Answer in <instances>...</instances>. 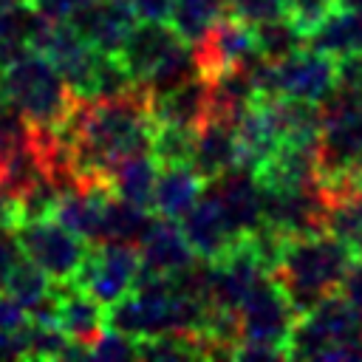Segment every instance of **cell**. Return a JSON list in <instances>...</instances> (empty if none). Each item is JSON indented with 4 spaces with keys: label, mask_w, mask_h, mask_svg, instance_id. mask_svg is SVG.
Listing matches in <instances>:
<instances>
[{
    "label": "cell",
    "mask_w": 362,
    "mask_h": 362,
    "mask_svg": "<svg viewBox=\"0 0 362 362\" xmlns=\"http://www.w3.org/2000/svg\"><path fill=\"white\" fill-rule=\"evenodd\" d=\"M68 337L59 325L51 322H34L25 325V356L28 359H59Z\"/></svg>",
    "instance_id": "30"
},
{
    "label": "cell",
    "mask_w": 362,
    "mask_h": 362,
    "mask_svg": "<svg viewBox=\"0 0 362 362\" xmlns=\"http://www.w3.org/2000/svg\"><path fill=\"white\" fill-rule=\"evenodd\" d=\"M136 249H139L141 272H150V274H175L195 260L178 221L161 218V215L150 218L147 229L136 240Z\"/></svg>",
    "instance_id": "18"
},
{
    "label": "cell",
    "mask_w": 362,
    "mask_h": 362,
    "mask_svg": "<svg viewBox=\"0 0 362 362\" xmlns=\"http://www.w3.org/2000/svg\"><path fill=\"white\" fill-rule=\"evenodd\" d=\"M297 320L294 305L288 303L280 283L266 272L257 277V283L249 288V294L238 305V342H263L283 348L286 354V337Z\"/></svg>",
    "instance_id": "8"
},
{
    "label": "cell",
    "mask_w": 362,
    "mask_h": 362,
    "mask_svg": "<svg viewBox=\"0 0 362 362\" xmlns=\"http://www.w3.org/2000/svg\"><path fill=\"white\" fill-rule=\"evenodd\" d=\"M305 45L328 54L331 59L362 51V8H339L334 6L308 34Z\"/></svg>",
    "instance_id": "21"
},
{
    "label": "cell",
    "mask_w": 362,
    "mask_h": 362,
    "mask_svg": "<svg viewBox=\"0 0 362 362\" xmlns=\"http://www.w3.org/2000/svg\"><path fill=\"white\" fill-rule=\"evenodd\" d=\"M334 6H339V8H362V0H334Z\"/></svg>",
    "instance_id": "40"
},
{
    "label": "cell",
    "mask_w": 362,
    "mask_h": 362,
    "mask_svg": "<svg viewBox=\"0 0 362 362\" xmlns=\"http://www.w3.org/2000/svg\"><path fill=\"white\" fill-rule=\"evenodd\" d=\"M223 14L226 0H173L167 23L187 45H195Z\"/></svg>",
    "instance_id": "25"
},
{
    "label": "cell",
    "mask_w": 362,
    "mask_h": 362,
    "mask_svg": "<svg viewBox=\"0 0 362 362\" xmlns=\"http://www.w3.org/2000/svg\"><path fill=\"white\" fill-rule=\"evenodd\" d=\"M317 107V181L337 189L362 167V96L334 88Z\"/></svg>",
    "instance_id": "4"
},
{
    "label": "cell",
    "mask_w": 362,
    "mask_h": 362,
    "mask_svg": "<svg viewBox=\"0 0 362 362\" xmlns=\"http://www.w3.org/2000/svg\"><path fill=\"white\" fill-rule=\"evenodd\" d=\"M0 96L40 130H57L79 102L42 51H25L0 68Z\"/></svg>",
    "instance_id": "2"
},
{
    "label": "cell",
    "mask_w": 362,
    "mask_h": 362,
    "mask_svg": "<svg viewBox=\"0 0 362 362\" xmlns=\"http://www.w3.org/2000/svg\"><path fill=\"white\" fill-rule=\"evenodd\" d=\"M189 167L206 181L221 178L232 167H238V136L235 122L223 116H206L192 130V153Z\"/></svg>",
    "instance_id": "17"
},
{
    "label": "cell",
    "mask_w": 362,
    "mask_h": 362,
    "mask_svg": "<svg viewBox=\"0 0 362 362\" xmlns=\"http://www.w3.org/2000/svg\"><path fill=\"white\" fill-rule=\"evenodd\" d=\"M322 229L331 232L337 240H342L348 246V252L362 260V195H356L351 189L325 192Z\"/></svg>",
    "instance_id": "23"
},
{
    "label": "cell",
    "mask_w": 362,
    "mask_h": 362,
    "mask_svg": "<svg viewBox=\"0 0 362 362\" xmlns=\"http://www.w3.org/2000/svg\"><path fill=\"white\" fill-rule=\"evenodd\" d=\"M204 189L221 204L226 221L232 223V229L240 238L263 223V189L252 170L232 167L221 178L206 181Z\"/></svg>",
    "instance_id": "14"
},
{
    "label": "cell",
    "mask_w": 362,
    "mask_h": 362,
    "mask_svg": "<svg viewBox=\"0 0 362 362\" xmlns=\"http://www.w3.org/2000/svg\"><path fill=\"white\" fill-rule=\"evenodd\" d=\"M139 82L127 71L119 54H105L99 51L96 65H93V79H90V99H113L124 96L136 88Z\"/></svg>",
    "instance_id": "28"
},
{
    "label": "cell",
    "mask_w": 362,
    "mask_h": 362,
    "mask_svg": "<svg viewBox=\"0 0 362 362\" xmlns=\"http://www.w3.org/2000/svg\"><path fill=\"white\" fill-rule=\"evenodd\" d=\"M136 8V17L141 20H167L173 0H130Z\"/></svg>",
    "instance_id": "39"
},
{
    "label": "cell",
    "mask_w": 362,
    "mask_h": 362,
    "mask_svg": "<svg viewBox=\"0 0 362 362\" xmlns=\"http://www.w3.org/2000/svg\"><path fill=\"white\" fill-rule=\"evenodd\" d=\"M204 192V178L189 167V164H167L158 167L156 187H153V204L161 218L178 221Z\"/></svg>",
    "instance_id": "20"
},
{
    "label": "cell",
    "mask_w": 362,
    "mask_h": 362,
    "mask_svg": "<svg viewBox=\"0 0 362 362\" xmlns=\"http://www.w3.org/2000/svg\"><path fill=\"white\" fill-rule=\"evenodd\" d=\"M147 105L153 124L195 130L209 116V85L201 74H192L164 88H147Z\"/></svg>",
    "instance_id": "13"
},
{
    "label": "cell",
    "mask_w": 362,
    "mask_h": 362,
    "mask_svg": "<svg viewBox=\"0 0 362 362\" xmlns=\"http://www.w3.org/2000/svg\"><path fill=\"white\" fill-rule=\"evenodd\" d=\"M255 82L260 96H283L320 105L337 88V62L328 54L303 45L274 62L257 57Z\"/></svg>",
    "instance_id": "6"
},
{
    "label": "cell",
    "mask_w": 362,
    "mask_h": 362,
    "mask_svg": "<svg viewBox=\"0 0 362 362\" xmlns=\"http://www.w3.org/2000/svg\"><path fill=\"white\" fill-rule=\"evenodd\" d=\"M42 17H48V20H68L76 8H82L88 0H28Z\"/></svg>",
    "instance_id": "38"
},
{
    "label": "cell",
    "mask_w": 362,
    "mask_h": 362,
    "mask_svg": "<svg viewBox=\"0 0 362 362\" xmlns=\"http://www.w3.org/2000/svg\"><path fill=\"white\" fill-rule=\"evenodd\" d=\"M288 3V17L308 34L331 8H334V0H286Z\"/></svg>",
    "instance_id": "33"
},
{
    "label": "cell",
    "mask_w": 362,
    "mask_h": 362,
    "mask_svg": "<svg viewBox=\"0 0 362 362\" xmlns=\"http://www.w3.org/2000/svg\"><path fill=\"white\" fill-rule=\"evenodd\" d=\"M3 291L8 294V297H14L25 311L31 308V305H37L48 291H51V277L34 263V260H28L25 255L11 266V272H8V277H6V283H3Z\"/></svg>",
    "instance_id": "27"
},
{
    "label": "cell",
    "mask_w": 362,
    "mask_h": 362,
    "mask_svg": "<svg viewBox=\"0 0 362 362\" xmlns=\"http://www.w3.org/2000/svg\"><path fill=\"white\" fill-rule=\"evenodd\" d=\"M362 317L339 294L297 314L286 337V359H362Z\"/></svg>",
    "instance_id": "3"
},
{
    "label": "cell",
    "mask_w": 362,
    "mask_h": 362,
    "mask_svg": "<svg viewBox=\"0 0 362 362\" xmlns=\"http://www.w3.org/2000/svg\"><path fill=\"white\" fill-rule=\"evenodd\" d=\"M14 232L23 255L34 260L51 280H71L88 249V240L74 235L57 218L23 221L14 223Z\"/></svg>",
    "instance_id": "9"
},
{
    "label": "cell",
    "mask_w": 362,
    "mask_h": 362,
    "mask_svg": "<svg viewBox=\"0 0 362 362\" xmlns=\"http://www.w3.org/2000/svg\"><path fill=\"white\" fill-rule=\"evenodd\" d=\"M23 257V249H20V240H17V232L11 223H0V291H3V283L11 272V266Z\"/></svg>",
    "instance_id": "35"
},
{
    "label": "cell",
    "mask_w": 362,
    "mask_h": 362,
    "mask_svg": "<svg viewBox=\"0 0 362 362\" xmlns=\"http://www.w3.org/2000/svg\"><path fill=\"white\" fill-rule=\"evenodd\" d=\"M178 221H181L178 226H181V232H184V238H187L192 255L201 257V260H215V257H221V255L240 238V235L232 229V223L226 221L221 204H218L206 189L198 195V201H195Z\"/></svg>",
    "instance_id": "16"
},
{
    "label": "cell",
    "mask_w": 362,
    "mask_h": 362,
    "mask_svg": "<svg viewBox=\"0 0 362 362\" xmlns=\"http://www.w3.org/2000/svg\"><path fill=\"white\" fill-rule=\"evenodd\" d=\"M226 11L249 25L288 17V3L286 0H226Z\"/></svg>",
    "instance_id": "32"
},
{
    "label": "cell",
    "mask_w": 362,
    "mask_h": 362,
    "mask_svg": "<svg viewBox=\"0 0 362 362\" xmlns=\"http://www.w3.org/2000/svg\"><path fill=\"white\" fill-rule=\"evenodd\" d=\"M252 28H255V51L263 59H269V62L283 59L291 51H297V48L305 45V31L291 17L266 20V23H257Z\"/></svg>",
    "instance_id": "26"
},
{
    "label": "cell",
    "mask_w": 362,
    "mask_h": 362,
    "mask_svg": "<svg viewBox=\"0 0 362 362\" xmlns=\"http://www.w3.org/2000/svg\"><path fill=\"white\" fill-rule=\"evenodd\" d=\"M150 223V209L130 204L124 198H119L116 192H110L102 204V215H99V232L96 240H122V243H136L141 238V232Z\"/></svg>",
    "instance_id": "24"
},
{
    "label": "cell",
    "mask_w": 362,
    "mask_h": 362,
    "mask_svg": "<svg viewBox=\"0 0 362 362\" xmlns=\"http://www.w3.org/2000/svg\"><path fill=\"white\" fill-rule=\"evenodd\" d=\"M139 269H141V260H139L136 243L90 240L71 283L79 286L82 291H88L96 303H102L107 308L133 288Z\"/></svg>",
    "instance_id": "7"
},
{
    "label": "cell",
    "mask_w": 362,
    "mask_h": 362,
    "mask_svg": "<svg viewBox=\"0 0 362 362\" xmlns=\"http://www.w3.org/2000/svg\"><path fill=\"white\" fill-rule=\"evenodd\" d=\"M354 263V255L342 240H337L331 232H308L297 238H286L277 266L269 272L280 288L286 291L288 303L297 314L317 305L322 297L339 291L348 269Z\"/></svg>",
    "instance_id": "1"
},
{
    "label": "cell",
    "mask_w": 362,
    "mask_h": 362,
    "mask_svg": "<svg viewBox=\"0 0 362 362\" xmlns=\"http://www.w3.org/2000/svg\"><path fill=\"white\" fill-rule=\"evenodd\" d=\"M25 322H28V311L14 297L0 291V331H14V328H23Z\"/></svg>",
    "instance_id": "37"
},
{
    "label": "cell",
    "mask_w": 362,
    "mask_h": 362,
    "mask_svg": "<svg viewBox=\"0 0 362 362\" xmlns=\"http://www.w3.org/2000/svg\"><path fill=\"white\" fill-rule=\"evenodd\" d=\"M68 23L96 51L116 54L136 23V8L130 0H88L68 17Z\"/></svg>",
    "instance_id": "15"
},
{
    "label": "cell",
    "mask_w": 362,
    "mask_h": 362,
    "mask_svg": "<svg viewBox=\"0 0 362 362\" xmlns=\"http://www.w3.org/2000/svg\"><path fill=\"white\" fill-rule=\"evenodd\" d=\"M359 351H362V339H359Z\"/></svg>",
    "instance_id": "41"
},
{
    "label": "cell",
    "mask_w": 362,
    "mask_h": 362,
    "mask_svg": "<svg viewBox=\"0 0 362 362\" xmlns=\"http://www.w3.org/2000/svg\"><path fill=\"white\" fill-rule=\"evenodd\" d=\"M334 62H337V88L362 96V51H354Z\"/></svg>",
    "instance_id": "34"
},
{
    "label": "cell",
    "mask_w": 362,
    "mask_h": 362,
    "mask_svg": "<svg viewBox=\"0 0 362 362\" xmlns=\"http://www.w3.org/2000/svg\"><path fill=\"white\" fill-rule=\"evenodd\" d=\"M189 48H192L195 68L204 79H209L226 68H235L257 54L255 51V28L249 23L232 17L229 11Z\"/></svg>",
    "instance_id": "11"
},
{
    "label": "cell",
    "mask_w": 362,
    "mask_h": 362,
    "mask_svg": "<svg viewBox=\"0 0 362 362\" xmlns=\"http://www.w3.org/2000/svg\"><path fill=\"white\" fill-rule=\"evenodd\" d=\"M90 359H139V339L105 325L90 342Z\"/></svg>",
    "instance_id": "31"
},
{
    "label": "cell",
    "mask_w": 362,
    "mask_h": 362,
    "mask_svg": "<svg viewBox=\"0 0 362 362\" xmlns=\"http://www.w3.org/2000/svg\"><path fill=\"white\" fill-rule=\"evenodd\" d=\"M116 54L122 57L133 79L150 90L198 74L192 48L175 34V28L167 20L133 23Z\"/></svg>",
    "instance_id": "5"
},
{
    "label": "cell",
    "mask_w": 362,
    "mask_h": 362,
    "mask_svg": "<svg viewBox=\"0 0 362 362\" xmlns=\"http://www.w3.org/2000/svg\"><path fill=\"white\" fill-rule=\"evenodd\" d=\"M37 51H42L51 59V65L59 71V76L68 82V88L79 99H90V79H93V65L99 51L88 45L68 20L51 23Z\"/></svg>",
    "instance_id": "12"
},
{
    "label": "cell",
    "mask_w": 362,
    "mask_h": 362,
    "mask_svg": "<svg viewBox=\"0 0 362 362\" xmlns=\"http://www.w3.org/2000/svg\"><path fill=\"white\" fill-rule=\"evenodd\" d=\"M150 153L158 161V167H167V164H189L192 130L175 127V124H153Z\"/></svg>",
    "instance_id": "29"
},
{
    "label": "cell",
    "mask_w": 362,
    "mask_h": 362,
    "mask_svg": "<svg viewBox=\"0 0 362 362\" xmlns=\"http://www.w3.org/2000/svg\"><path fill=\"white\" fill-rule=\"evenodd\" d=\"M339 294L356 308V314L362 317V260L359 257H354V263H351V269H348V274H345V280H342V286H339Z\"/></svg>",
    "instance_id": "36"
},
{
    "label": "cell",
    "mask_w": 362,
    "mask_h": 362,
    "mask_svg": "<svg viewBox=\"0 0 362 362\" xmlns=\"http://www.w3.org/2000/svg\"><path fill=\"white\" fill-rule=\"evenodd\" d=\"M263 223L283 238L320 232L325 221V192L317 184L308 187H263Z\"/></svg>",
    "instance_id": "10"
},
{
    "label": "cell",
    "mask_w": 362,
    "mask_h": 362,
    "mask_svg": "<svg viewBox=\"0 0 362 362\" xmlns=\"http://www.w3.org/2000/svg\"><path fill=\"white\" fill-rule=\"evenodd\" d=\"M51 286L57 291V325L65 331L68 339L90 345L105 328V305L71 280H54Z\"/></svg>",
    "instance_id": "19"
},
{
    "label": "cell",
    "mask_w": 362,
    "mask_h": 362,
    "mask_svg": "<svg viewBox=\"0 0 362 362\" xmlns=\"http://www.w3.org/2000/svg\"><path fill=\"white\" fill-rule=\"evenodd\" d=\"M156 175H158V161L153 158L150 150L124 156L122 161L113 164L110 173V187L119 198L139 204L144 209H150L153 204V187H156Z\"/></svg>",
    "instance_id": "22"
}]
</instances>
